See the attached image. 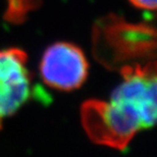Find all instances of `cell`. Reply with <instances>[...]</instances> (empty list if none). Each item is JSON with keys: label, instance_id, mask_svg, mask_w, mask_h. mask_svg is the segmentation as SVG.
Segmentation results:
<instances>
[{"label": "cell", "instance_id": "obj_4", "mask_svg": "<svg viewBox=\"0 0 157 157\" xmlns=\"http://www.w3.org/2000/svg\"><path fill=\"white\" fill-rule=\"evenodd\" d=\"M89 63L80 47L68 42H56L45 50L40 74L47 86L60 91L80 88L86 81Z\"/></svg>", "mask_w": 157, "mask_h": 157}, {"label": "cell", "instance_id": "obj_2", "mask_svg": "<svg viewBox=\"0 0 157 157\" xmlns=\"http://www.w3.org/2000/svg\"><path fill=\"white\" fill-rule=\"evenodd\" d=\"M155 47L154 30L117 17L105 18L94 33L96 57L110 68L153 61Z\"/></svg>", "mask_w": 157, "mask_h": 157}, {"label": "cell", "instance_id": "obj_6", "mask_svg": "<svg viewBox=\"0 0 157 157\" xmlns=\"http://www.w3.org/2000/svg\"><path fill=\"white\" fill-rule=\"evenodd\" d=\"M135 7L147 10H155L156 0H128Z\"/></svg>", "mask_w": 157, "mask_h": 157}, {"label": "cell", "instance_id": "obj_3", "mask_svg": "<svg viewBox=\"0 0 157 157\" xmlns=\"http://www.w3.org/2000/svg\"><path fill=\"white\" fill-rule=\"evenodd\" d=\"M27 60L21 49L0 50V130L6 118L35 96Z\"/></svg>", "mask_w": 157, "mask_h": 157}, {"label": "cell", "instance_id": "obj_1", "mask_svg": "<svg viewBox=\"0 0 157 157\" xmlns=\"http://www.w3.org/2000/svg\"><path fill=\"white\" fill-rule=\"evenodd\" d=\"M84 130L93 142L124 150L141 130L153 125L132 100L112 92L110 101L88 100L82 105Z\"/></svg>", "mask_w": 157, "mask_h": 157}, {"label": "cell", "instance_id": "obj_5", "mask_svg": "<svg viewBox=\"0 0 157 157\" xmlns=\"http://www.w3.org/2000/svg\"><path fill=\"white\" fill-rule=\"evenodd\" d=\"M38 0H8V10L6 15L10 21H18L27 12L35 7Z\"/></svg>", "mask_w": 157, "mask_h": 157}]
</instances>
